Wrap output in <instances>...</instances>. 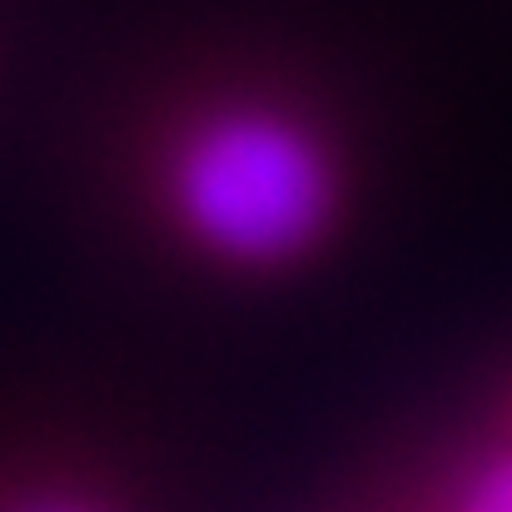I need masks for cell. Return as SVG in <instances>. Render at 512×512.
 Segmentation results:
<instances>
[{"label":"cell","mask_w":512,"mask_h":512,"mask_svg":"<svg viewBox=\"0 0 512 512\" xmlns=\"http://www.w3.org/2000/svg\"><path fill=\"white\" fill-rule=\"evenodd\" d=\"M463 512H512V458L488 463L473 478V488L463 498Z\"/></svg>","instance_id":"2"},{"label":"cell","mask_w":512,"mask_h":512,"mask_svg":"<svg viewBox=\"0 0 512 512\" xmlns=\"http://www.w3.org/2000/svg\"><path fill=\"white\" fill-rule=\"evenodd\" d=\"M20 512H95V508H85V503H60V498H45V503H30V508H20Z\"/></svg>","instance_id":"3"},{"label":"cell","mask_w":512,"mask_h":512,"mask_svg":"<svg viewBox=\"0 0 512 512\" xmlns=\"http://www.w3.org/2000/svg\"><path fill=\"white\" fill-rule=\"evenodd\" d=\"M184 229L239 264H279L319 239L334 214V165L289 115L224 110L199 120L170 165Z\"/></svg>","instance_id":"1"}]
</instances>
